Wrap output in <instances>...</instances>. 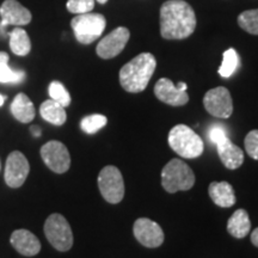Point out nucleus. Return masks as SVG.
I'll return each mask as SVG.
<instances>
[{
    "label": "nucleus",
    "instance_id": "3",
    "mask_svg": "<svg viewBox=\"0 0 258 258\" xmlns=\"http://www.w3.org/2000/svg\"><path fill=\"white\" fill-rule=\"evenodd\" d=\"M169 145L175 152L185 159L199 158L205 151L202 139L185 124H177L169 133Z\"/></svg>",
    "mask_w": 258,
    "mask_h": 258
},
{
    "label": "nucleus",
    "instance_id": "5",
    "mask_svg": "<svg viewBox=\"0 0 258 258\" xmlns=\"http://www.w3.org/2000/svg\"><path fill=\"white\" fill-rule=\"evenodd\" d=\"M195 184L192 170L183 160L172 159L161 171V185L167 192L186 191Z\"/></svg>",
    "mask_w": 258,
    "mask_h": 258
},
{
    "label": "nucleus",
    "instance_id": "12",
    "mask_svg": "<svg viewBox=\"0 0 258 258\" xmlns=\"http://www.w3.org/2000/svg\"><path fill=\"white\" fill-rule=\"evenodd\" d=\"M30 171L29 161L23 153L15 151L6 160L5 180L10 188H19L24 184Z\"/></svg>",
    "mask_w": 258,
    "mask_h": 258
},
{
    "label": "nucleus",
    "instance_id": "24",
    "mask_svg": "<svg viewBox=\"0 0 258 258\" xmlns=\"http://www.w3.org/2000/svg\"><path fill=\"white\" fill-rule=\"evenodd\" d=\"M238 24L249 34L258 35V9L241 12L238 17Z\"/></svg>",
    "mask_w": 258,
    "mask_h": 258
},
{
    "label": "nucleus",
    "instance_id": "6",
    "mask_svg": "<svg viewBox=\"0 0 258 258\" xmlns=\"http://www.w3.org/2000/svg\"><path fill=\"white\" fill-rule=\"evenodd\" d=\"M74 36L82 44H90L101 37L106 27L105 17L101 14L77 15L71 22Z\"/></svg>",
    "mask_w": 258,
    "mask_h": 258
},
{
    "label": "nucleus",
    "instance_id": "29",
    "mask_svg": "<svg viewBox=\"0 0 258 258\" xmlns=\"http://www.w3.org/2000/svg\"><path fill=\"white\" fill-rule=\"evenodd\" d=\"M251 243H252L256 247H258V227L256 230H253L252 233H251Z\"/></svg>",
    "mask_w": 258,
    "mask_h": 258
},
{
    "label": "nucleus",
    "instance_id": "2",
    "mask_svg": "<svg viewBox=\"0 0 258 258\" xmlns=\"http://www.w3.org/2000/svg\"><path fill=\"white\" fill-rule=\"evenodd\" d=\"M157 67V60L151 53H141L120 71L121 86L127 92L138 93L147 88Z\"/></svg>",
    "mask_w": 258,
    "mask_h": 258
},
{
    "label": "nucleus",
    "instance_id": "25",
    "mask_svg": "<svg viewBox=\"0 0 258 258\" xmlns=\"http://www.w3.org/2000/svg\"><path fill=\"white\" fill-rule=\"evenodd\" d=\"M108 123V120L104 115L101 114H93L84 117L80 122V128L86 134H95L98 131H101L105 124Z\"/></svg>",
    "mask_w": 258,
    "mask_h": 258
},
{
    "label": "nucleus",
    "instance_id": "1",
    "mask_svg": "<svg viewBox=\"0 0 258 258\" xmlns=\"http://www.w3.org/2000/svg\"><path fill=\"white\" fill-rule=\"evenodd\" d=\"M196 16L184 0H167L160 8V34L165 40H184L195 31Z\"/></svg>",
    "mask_w": 258,
    "mask_h": 258
},
{
    "label": "nucleus",
    "instance_id": "30",
    "mask_svg": "<svg viewBox=\"0 0 258 258\" xmlns=\"http://www.w3.org/2000/svg\"><path fill=\"white\" fill-rule=\"evenodd\" d=\"M30 132H31V134L34 135V137H40L41 135V129L37 127V125H32V127L30 128Z\"/></svg>",
    "mask_w": 258,
    "mask_h": 258
},
{
    "label": "nucleus",
    "instance_id": "18",
    "mask_svg": "<svg viewBox=\"0 0 258 258\" xmlns=\"http://www.w3.org/2000/svg\"><path fill=\"white\" fill-rule=\"evenodd\" d=\"M11 112L16 120L22 122V123L31 122L34 120L35 114H36L34 104L24 93H18L15 97V99L11 103Z\"/></svg>",
    "mask_w": 258,
    "mask_h": 258
},
{
    "label": "nucleus",
    "instance_id": "19",
    "mask_svg": "<svg viewBox=\"0 0 258 258\" xmlns=\"http://www.w3.org/2000/svg\"><path fill=\"white\" fill-rule=\"evenodd\" d=\"M227 231L232 237L238 238V239L245 238L250 233L251 221L245 209H238L232 214L227 222Z\"/></svg>",
    "mask_w": 258,
    "mask_h": 258
},
{
    "label": "nucleus",
    "instance_id": "27",
    "mask_svg": "<svg viewBox=\"0 0 258 258\" xmlns=\"http://www.w3.org/2000/svg\"><path fill=\"white\" fill-rule=\"evenodd\" d=\"M95 2L96 0H69L66 8L74 15L89 14L95 8Z\"/></svg>",
    "mask_w": 258,
    "mask_h": 258
},
{
    "label": "nucleus",
    "instance_id": "33",
    "mask_svg": "<svg viewBox=\"0 0 258 258\" xmlns=\"http://www.w3.org/2000/svg\"><path fill=\"white\" fill-rule=\"evenodd\" d=\"M96 2H98L99 4H105V3H108V0H96Z\"/></svg>",
    "mask_w": 258,
    "mask_h": 258
},
{
    "label": "nucleus",
    "instance_id": "4",
    "mask_svg": "<svg viewBox=\"0 0 258 258\" xmlns=\"http://www.w3.org/2000/svg\"><path fill=\"white\" fill-rule=\"evenodd\" d=\"M208 139L217 146L222 164L230 170H235L244 163V152L227 137L225 125L213 124L208 131Z\"/></svg>",
    "mask_w": 258,
    "mask_h": 258
},
{
    "label": "nucleus",
    "instance_id": "13",
    "mask_svg": "<svg viewBox=\"0 0 258 258\" xmlns=\"http://www.w3.org/2000/svg\"><path fill=\"white\" fill-rule=\"evenodd\" d=\"M133 232L137 240L146 247H158L164 241V232L157 222L140 218L134 222Z\"/></svg>",
    "mask_w": 258,
    "mask_h": 258
},
{
    "label": "nucleus",
    "instance_id": "26",
    "mask_svg": "<svg viewBox=\"0 0 258 258\" xmlns=\"http://www.w3.org/2000/svg\"><path fill=\"white\" fill-rule=\"evenodd\" d=\"M48 92H49L50 99L55 101L63 106L67 108L71 104V96L66 88L60 82H51L48 88Z\"/></svg>",
    "mask_w": 258,
    "mask_h": 258
},
{
    "label": "nucleus",
    "instance_id": "17",
    "mask_svg": "<svg viewBox=\"0 0 258 258\" xmlns=\"http://www.w3.org/2000/svg\"><path fill=\"white\" fill-rule=\"evenodd\" d=\"M208 192L213 202L219 207L228 208L235 203L234 190L227 182H212Z\"/></svg>",
    "mask_w": 258,
    "mask_h": 258
},
{
    "label": "nucleus",
    "instance_id": "11",
    "mask_svg": "<svg viewBox=\"0 0 258 258\" xmlns=\"http://www.w3.org/2000/svg\"><path fill=\"white\" fill-rule=\"evenodd\" d=\"M129 37H131V32L127 28L118 27L114 29L110 34L99 41L96 48L97 55L105 60L117 56L127 46Z\"/></svg>",
    "mask_w": 258,
    "mask_h": 258
},
{
    "label": "nucleus",
    "instance_id": "23",
    "mask_svg": "<svg viewBox=\"0 0 258 258\" xmlns=\"http://www.w3.org/2000/svg\"><path fill=\"white\" fill-rule=\"evenodd\" d=\"M239 64V55L233 48H230L225 51L224 56H222V62L219 67V74L222 78H230L238 70Z\"/></svg>",
    "mask_w": 258,
    "mask_h": 258
},
{
    "label": "nucleus",
    "instance_id": "8",
    "mask_svg": "<svg viewBox=\"0 0 258 258\" xmlns=\"http://www.w3.org/2000/svg\"><path fill=\"white\" fill-rule=\"evenodd\" d=\"M98 188L105 201L112 205L120 203L124 196V182L121 171L116 166L108 165L98 175Z\"/></svg>",
    "mask_w": 258,
    "mask_h": 258
},
{
    "label": "nucleus",
    "instance_id": "14",
    "mask_svg": "<svg viewBox=\"0 0 258 258\" xmlns=\"http://www.w3.org/2000/svg\"><path fill=\"white\" fill-rule=\"evenodd\" d=\"M0 16H2V23L0 30H4L6 25H27L31 22V12L27 8H24L17 0H5L0 8Z\"/></svg>",
    "mask_w": 258,
    "mask_h": 258
},
{
    "label": "nucleus",
    "instance_id": "21",
    "mask_svg": "<svg viewBox=\"0 0 258 258\" xmlns=\"http://www.w3.org/2000/svg\"><path fill=\"white\" fill-rule=\"evenodd\" d=\"M10 48L18 56H25L30 53L31 42L24 29L16 28L10 32Z\"/></svg>",
    "mask_w": 258,
    "mask_h": 258
},
{
    "label": "nucleus",
    "instance_id": "15",
    "mask_svg": "<svg viewBox=\"0 0 258 258\" xmlns=\"http://www.w3.org/2000/svg\"><path fill=\"white\" fill-rule=\"evenodd\" d=\"M154 95L159 101L172 106H182L189 102L186 91H180L177 86L167 78H161L154 86Z\"/></svg>",
    "mask_w": 258,
    "mask_h": 258
},
{
    "label": "nucleus",
    "instance_id": "20",
    "mask_svg": "<svg viewBox=\"0 0 258 258\" xmlns=\"http://www.w3.org/2000/svg\"><path fill=\"white\" fill-rule=\"evenodd\" d=\"M40 114L43 120L54 125H62L67 118L63 106L53 99H48L42 103L40 106Z\"/></svg>",
    "mask_w": 258,
    "mask_h": 258
},
{
    "label": "nucleus",
    "instance_id": "10",
    "mask_svg": "<svg viewBox=\"0 0 258 258\" xmlns=\"http://www.w3.org/2000/svg\"><path fill=\"white\" fill-rule=\"evenodd\" d=\"M44 164L55 173H64L71 166V157L67 147L60 141H49L41 148Z\"/></svg>",
    "mask_w": 258,
    "mask_h": 258
},
{
    "label": "nucleus",
    "instance_id": "16",
    "mask_svg": "<svg viewBox=\"0 0 258 258\" xmlns=\"http://www.w3.org/2000/svg\"><path fill=\"white\" fill-rule=\"evenodd\" d=\"M11 244L23 256H35L40 252L41 243L34 233L28 230H17L11 235Z\"/></svg>",
    "mask_w": 258,
    "mask_h": 258
},
{
    "label": "nucleus",
    "instance_id": "32",
    "mask_svg": "<svg viewBox=\"0 0 258 258\" xmlns=\"http://www.w3.org/2000/svg\"><path fill=\"white\" fill-rule=\"evenodd\" d=\"M4 102H5V96L0 95V106L4 104Z\"/></svg>",
    "mask_w": 258,
    "mask_h": 258
},
{
    "label": "nucleus",
    "instance_id": "9",
    "mask_svg": "<svg viewBox=\"0 0 258 258\" xmlns=\"http://www.w3.org/2000/svg\"><path fill=\"white\" fill-rule=\"evenodd\" d=\"M206 110L214 117L228 118L233 112V101L231 93L224 86L212 89L203 97Z\"/></svg>",
    "mask_w": 258,
    "mask_h": 258
},
{
    "label": "nucleus",
    "instance_id": "28",
    "mask_svg": "<svg viewBox=\"0 0 258 258\" xmlns=\"http://www.w3.org/2000/svg\"><path fill=\"white\" fill-rule=\"evenodd\" d=\"M245 150L252 159L258 160V131H251L245 138Z\"/></svg>",
    "mask_w": 258,
    "mask_h": 258
},
{
    "label": "nucleus",
    "instance_id": "31",
    "mask_svg": "<svg viewBox=\"0 0 258 258\" xmlns=\"http://www.w3.org/2000/svg\"><path fill=\"white\" fill-rule=\"evenodd\" d=\"M176 86L180 90V91H186V89H188V85H186V84L183 83V82H179Z\"/></svg>",
    "mask_w": 258,
    "mask_h": 258
},
{
    "label": "nucleus",
    "instance_id": "22",
    "mask_svg": "<svg viewBox=\"0 0 258 258\" xmlns=\"http://www.w3.org/2000/svg\"><path fill=\"white\" fill-rule=\"evenodd\" d=\"M25 78L23 71H15L9 66V55L4 51H0V83L18 84Z\"/></svg>",
    "mask_w": 258,
    "mask_h": 258
},
{
    "label": "nucleus",
    "instance_id": "7",
    "mask_svg": "<svg viewBox=\"0 0 258 258\" xmlns=\"http://www.w3.org/2000/svg\"><path fill=\"white\" fill-rule=\"evenodd\" d=\"M44 234L54 249L61 252L69 251L73 245V233L69 221L61 214L54 213L44 224Z\"/></svg>",
    "mask_w": 258,
    "mask_h": 258
}]
</instances>
